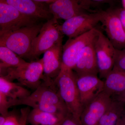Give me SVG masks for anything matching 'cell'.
Returning <instances> with one entry per match:
<instances>
[{
	"mask_svg": "<svg viewBox=\"0 0 125 125\" xmlns=\"http://www.w3.org/2000/svg\"><path fill=\"white\" fill-rule=\"evenodd\" d=\"M104 81V92L111 97L125 90V71L113 68Z\"/></svg>",
	"mask_w": 125,
	"mask_h": 125,
	"instance_id": "cell-17",
	"label": "cell"
},
{
	"mask_svg": "<svg viewBox=\"0 0 125 125\" xmlns=\"http://www.w3.org/2000/svg\"><path fill=\"white\" fill-rule=\"evenodd\" d=\"M73 70L77 76L85 75L97 76L98 71L94 40L81 52Z\"/></svg>",
	"mask_w": 125,
	"mask_h": 125,
	"instance_id": "cell-15",
	"label": "cell"
},
{
	"mask_svg": "<svg viewBox=\"0 0 125 125\" xmlns=\"http://www.w3.org/2000/svg\"><path fill=\"white\" fill-rule=\"evenodd\" d=\"M101 22L107 37L117 50L125 48V31L115 9L103 10Z\"/></svg>",
	"mask_w": 125,
	"mask_h": 125,
	"instance_id": "cell-9",
	"label": "cell"
},
{
	"mask_svg": "<svg viewBox=\"0 0 125 125\" xmlns=\"http://www.w3.org/2000/svg\"><path fill=\"white\" fill-rule=\"evenodd\" d=\"M12 6L24 15L39 21L52 19L48 5L36 1V0H2Z\"/></svg>",
	"mask_w": 125,
	"mask_h": 125,
	"instance_id": "cell-13",
	"label": "cell"
},
{
	"mask_svg": "<svg viewBox=\"0 0 125 125\" xmlns=\"http://www.w3.org/2000/svg\"><path fill=\"white\" fill-rule=\"evenodd\" d=\"M0 92L12 100L24 98L31 93L27 89L19 83H13L0 77Z\"/></svg>",
	"mask_w": 125,
	"mask_h": 125,
	"instance_id": "cell-18",
	"label": "cell"
},
{
	"mask_svg": "<svg viewBox=\"0 0 125 125\" xmlns=\"http://www.w3.org/2000/svg\"><path fill=\"white\" fill-rule=\"evenodd\" d=\"M11 106L24 105L55 114L63 118L69 113L54 80L43 75L38 88L28 96L17 100L10 99Z\"/></svg>",
	"mask_w": 125,
	"mask_h": 125,
	"instance_id": "cell-1",
	"label": "cell"
},
{
	"mask_svg": "<svg viewBox=\"0 0 125 125\" xmlns=\"http://www.w3.org/2000/svg\"><path fill=\"white\" fill-rule=\"evenodd\" d=\"M36 0V1L40 3L49 5L54 2L55 0Z\"/></svg>",
	"mask_w": 125,
	"mask_h": 125,
	"instance_id": "cell-31",
	"label": "cell"
},
{
	"mask_svg": "<svg viewBox=\"0 0 125 125\" xmlns=\"http://www.w3.org/2000/svg\"><path fill=\"white\" fill-rule=\"evenodd\" d=\"M63 36L57 20L52 18L47 21L32 43L29 59H38L52 48L62 44Z\"/></svg>",
	"mask_w": 125,
	"mask_h": 125,
	"instance_id": "cell-4",
	"label": "cell"
},
{
	"mask_svg": "<svg viewBox=\"0 0 125 125\" xmlns=\"http://www.w3.org/2000/svg\"><path fill=\"white\" fill-rule=\"evenodd\" d=\"M116 125H125V114H123L118 119Z\"/></svg>",
	"mask_w": 125,
	"mask_h": 125,
	"instance_id": "cell-30",
	"label": "cell"
},
{
	"mask_svg": "<svg viewBox=\"0 0 125 125\" xmlns=\"http://www.w3.org/2000/svg\"><path fill=\"white\" fill-rule=\"evenodd\" d=\"M30 111L28 107L23 108L20 110V116L19 118L20 125H26L28 121V116Z\"/></svg>",
	"mask_w": 125,
	"mask_h": 125,
	"instance_id": "cell-25",
	"label": "cell"
},
{
	"mask_svg": "<svg viewBox=\"0 0 125 125\" xmlns=\"http://www.w3.org/2000/svg\"><path fill=\"white\" fill-rule=\"evenodd\" d=\"M38 22L39 21L24 15L0 0V31L18 29Z\"/></svg>",
	"mask_w": 125,
	"mask_h": 125,
	"instance_id": "cell-11",
	"label": "cell"
},
{
	"mask_svg": "<svg viewBox=\"0 0 125 125\" xmlns=\"http://www.w3.org/2000/svg\"><path fill=\"white\" fill-rule=\"evenodd\" d=\"M43 25L39 22L18 29L0 31V45L7 47L22 58L29 59L32 43Z\"/></svg>",
	"mask_w": 125,
	"mask_h": 125,
	"instance_id": "cell-2",
	"label": "cell"
},
{
	"mask_svg": "<svg viewBox=\"0 0 125 125\" xmlns=\"http://www.w3.org/2000/svg\"><path fill=\"white\" fill-rule=\"evenodd\" d=\"M76 83L83 109L104 90V81L96 75L76 76Z\"/></svg>",
	"mask_w": 125,
	"mask_h": 125,
	"instance_id": "cell-14",
	"label": "cell"
},
{
	"mask_svg": "<svg viewBox=\"0 0 125 125\" xmlns=\"http://www.w3.org/2000/svg\"><path fill=\"white\" fill-rule=\"evenodd\" d=\"M98 74L105 79L114 67L116 49L107 37L98 29L94 40Z\"/></svg>",
	"mask_w": 125,
	"mask_h": 125,
	"instance_id": "cell-6",
	"label": "cell"
},
{
	"mask_svg": "<svg viewBox=\"0 0 125 125\" xmlns=\"http://www.w3.org/2000/svg\"><path fill=\"white\" fill-rule=\"evenodd\" d=\"M58 125H83L80 119L76 118L69 113Z\"/></svg>",
	"mask_w": 125,
	"mask_h": 125,
	"instance_id": "cell-24",
	"label": "cell"
},
{
	"mask_svg": "<svg viewBox=\"0 0 125 125\" xmlns=\"http://www.w3.org/2000/svg\"><path fill=\"white\" fill-rule=\"evenodd\" d=\"M10 68L6 65L0 62V77L5 78L8 74Z\"/></svg>",
	"mask_w": 125,
	"mask_h": 125,
	"instance_id": "cell-28",
	"label": "cell"
},
{
	"mask_svg": "<svg viewBox=\"0 0 125 125\" xmlns=\"http://www.w3.org/2000/svg\"><path fill=\"white\" fill-rule=\"evenodd\" d=\"M63 118L50 113L33 109L29 114L28 121L32 125H58Z\"/></svg>",
	"mask_w": 125,
	"mask_h": 125,
	"instance_id": "cell-20",
	"label": "cell"
},
{
	"mask_svg": "<svg viewBox=\"0 0 125 125\" xmlns=\"http://www.w3.org/2000/svg\"><path fill=\"white\" fill-rule=\"evenodd\" d=\"M11 107L10 99L0 92V115L7 116L9 114V109Z\"/></svg>",
	"mask_w": 125,
	"mask_h": 125,
	"instance_id": "cell-23",
	"label": "cell"
},
{
	"mask_svg": "<svg viewBox=\"0 0 125 125\" xmlns=\"http://www.w3.org/2000/svg\"><path fill=\"white\" fill-rule=\"evenodd\" d=\"M98 29L90 30L75 38L69 39L62 46V66L73 70L81 52L93 42Z\"/></svg>",
	"mask_w": 125,
	"mask_h": 125,
	"instance_id": "cell-8",
	"label": "cell"
},
{
	"mask_svg": "<svg viewBox=\"0 0 125 125\" xmlns=\"http://www.w3.org/2000/svg\"><path fill=\"white\" fill-rule=\"evenodd\" d=\"M112 102L111 97L103 91L84 108L80 117L82 125H97Z\"/></svg>",
	"mask_w": 125,
	"mask_h": 125,
	"instance_id": "cell-10",
	"label": "cell"
},
{
	"mask_svg": "<svg viewBox=\"0 0 125 125\" xmlns=\"http://www.w3.org/2000/svg\"><path fill=\"white\" fill-rule=\"evenodd\" d=\"M76 75L73 70L62 66L60 73L54 80L60 96L68 112L80 119L83 108L76 83Z\"/></svg>",
	"mask_w": 125,
	"mask_h": 125,
	"instance_id": "cell-3",
	"label": "cell"
},
{
	"mask_svg": "<svg viewBox=\"0 0 125 125\" xmlns=\"http://www.w3.org/2000/svg\"><path fill=\"white\" fill-rule=\"evenodd\" d=\"M125 103L112 99L109 108L102 117L97 125H116L124 114Z\"/></svg>",
	"mask_w": 125,
	"mask_h": 125,
	"instance_id": "cell-19",
	"label": "cell"
},
{
	"mask_svg": "<svg viewBox=\"0 0 125 125\" xmlns=\"http://www.w3.org/2000/svg\"><path fill=\"white\" fill-rule=\"evenodd\" d=\"M102 16L103 10L80 15L65 21L61 25V30L69 39L75 38L96 28Z\"/></svg>",
	"mask_w": 125,
	"mask_h": 125,
	"instance_id": "cell-7",
	"label": "cell"
},
{
	"mask_svg": "<svg viewBox=\"0 0 125 125\" xmlns=\"http://www.w3.org/2000/svg\"><path fill=\"white\" fill-rule=\"evenodd\" d=\"M112 98L117 101L125 103V90L118 95L113 96Z\"/></svg>",
	"mask_w": 125,
	"mask_h": 125,
	"instance_id": "cell-29",
	"label": "cell"
},
{
	"mask_svg": "<svg viewBox=\"0 0 125 125\" xmlns=\"http://www.w3.org/2000/svg\"><path fill=\"white\" fill-rule=\"evenodd\" d=\"M43 76V61L41 58L27 62L18 67H10L5 79L11 82L17 80L20 85L34 91L42 83Z\"/></svg>",
	"mask_w": 125,
	"mask_h": 125,
	"instance_id": "cell-5",
	"label": "cell"
},
{
	"mask_svg": "<svg viewBox=\"0 0 125 125\" xmlns=\"http://www.w3.org/2000/svg\"><path fill=\"white\" fill-rule=\"evenodd\" d=\"M2 125H20L19 119L13 114H8L6 116Z\"/></svg>",
	"mask_w": 125,
	"mask_h": 125,
	"instance_id": "cell-26",
	"label": "cell"
},
{
	"mask_svg": "<svg viewBox=\"0 0 125 125\" xmlns=\"http://www.w3.org/2000/svg\"><path fill=\"white\" fill-rule=\"evenodd\" d=\"M123 8L125 10V0H122L121 1Z\"/></svg>",
	"mask_w": 125,
	"mask_h": 125,
	"instance_id": "cell-33",
	"label": "cell"
},
{
	"mask_svg": "<svg viewBox=\"0 0 125 125\" xmlns=\"http://www.w3.org/2000/svg\"><path fill=\"white\" fill-rule=\"evenodd\" d=\"M62 44L56 45L43 54L42 59L43 75L54 80L60 71L62 64Z\"/></svg>",
	"mask_w": 125,
	"mask_h": 125,
	"instance_id": "cell-16",
	"label": "cell"
},
{
	"mask_svg": "<svg viewBox=\"0 0 125 125\" xmlns=\"http://www.w3.org/2000/svg\"><path fill=\"white\" fill-rule=\"evenodd\" d=\"M0 62L9 67H15L27 62L7 47L0 45Z\"/></svg>",
	"mask_w": 125,
	"mask_h": 125,
	"instance_id": "cell-21",
	"label": "cell"
},
{
	"mask_svg": "<svg viewBox=\"0 0 125 125\" xmlns=\"http://www.w3.org/2000/svg\"><path fill=\"white\" fill-rule=\"evenodd\" d=\"M113 68L125 71V48L121 50L116 49Z\"/></svg>",
	"mask_w": 125,
	"mask_h": 125,
	"instance_id": "cell-22",
	"label": "cell"
},
{
	"mask_svg": "<svg viewBox=\"0 0 125 125\" xmlns=\"http://www.w3.org/2000/svg\"><path fill=\"white\" fill-rule=\"evenodd\" d=\"M115 10L125 31V10L123 8H118L115 9Z\"/></svg>",
	"mask_w": 125,
	"mask_h": 125,
	"instance_id": "cell-27",
	"label": "cell"
},
{
	"mask_svg": "<svg viewBox=\"0 0 125 125\" xmlns=\"http://www.w3.org/2000/svg\"><path fill=\"white\" fill-rule=\"evenodd\" d=\"M48 8L52 18L57 20H67L87 13L88 10L85 0H55Z\"/></svg>",
	"mask_w": 125,
	"mask_h": 125,
	"instance_id": "cell-12",
	"label": "cell"
},
{
	"mask_svg": "<svg viewBox=\"0 0 125 125\" xmlns=\"http://www.w3.org/2000/svg\"><path fill=\"white\" fill-rule=\"evenodd\" d=\"M6 117L0 115V125H3Z\"/></svg>",
	"mask_w": 125,
	"mask_h": 125,
	"instance_id": "cell-32",
	"label": "cell"
}]
</instances>
